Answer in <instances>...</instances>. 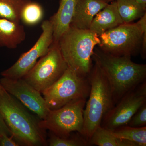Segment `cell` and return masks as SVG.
Instances as JSON below:
<instances>
[{
    "label": "cell",
    "instance_id": "cb8c5ba5",
    "mask_svg": "<svg viewBox=\"0 0 146 146\" xmlns=\"http://www.w3.org/2000/svg\"><path fill=\"white\" fill-rule=\"evenodd\" d=\"M0 132L2 134H5L10 137H12V134L2 117L0 115Z\"/></svg>",
    "mask_w": 146,
    "mask_h": 146
},
{
    "label": "cell",
    "instance_id": "7a4b0ae2",
    "mask_svg": "<svg viewBox=\"0 0 146 146\" xmlns=\"http://www.w3.org/2000/svg\"><path fill=\"white\" fill-rule=\"evenodd\" d=\"M0 115L10 129L13 138L24 145L45 146V129L40 121L26 107L5 90L0 92Z\"/></svg>",
    "mask_w": 146,
    "mask_h": 146
},
{
    "label": "cell",
    "instance_id": "603a6c76",
    "mask_svg": "<svg viewBox=\"0 0 146 146\" xmlns=\"http://www.w3.org/2000/svg\"><path fill=\"white\" fill-rule=\"evenodd\" d=\"M13 137H10L5 134L0 135V146H18L19 145L13 139Z\"/></svg>",
    "mask_w": 146,
    "mask_h": 146
},
{
    "label": "cell",
    "instance_id": "5bb4252c",
    "mask_svg": "<svg viewBox=\"0 0 146 146\" xmlns=\"http://www.w3.org/2000/svg\"><path fill=\"white\" fill-rule=\"evenodd\" d=\"M77 0H60L56 13L50 18L53 29V42L60 37L70 28Z\"/></svg>",
    "mask_w": 146,
    "mask_h": 146
},
{
    "label": "cell",
    "instance_id": "ffe728a7",
    "mask_svg": "<svg viewBox=\"0 0 146 146\" xmlns=\"http://www.w3.org/2000/svg\"><path fill=\"white\" fill-rule=\"evenodd\" d=\"M30 0H0V18L21 23L20 15L24 5Z\"/></svg>",
    "mask_w": 146,
    "mask_h": 146
},
{
    "label": "cell",
    "instance_id": "5b68a950",
    "mask_svg": "<svg viewBox=\"0 0 146 146\" xmlns=\"http://www.w3.org/2000/svg\"><path fill=\"white\" fill-rule=\"evenodd\" d=\"M146 13L135 23H123L99 35L103 51L118 56H132L141 52Z\"/></svg>",
    "mask_w": 146,
    "mask_h": 146
},
{
    "label": "cell",
    "instance_id": "8fae6325",
    "mask_svg": "<svg viewBox=\"0 0 146 146\" xmlns=\"http://www.w3.org/2000/svg\"><path fill=\"white\" fill-rule=\"evenodd\" d=\"M0 84L9 94L15 97L27 108L34 112L41 120L46 117L50 110L41 93L24 79L3 77Z\"/></svg>",
    "mask_w": 146,
    "mask_h": 146
},
{
    "label": "cell",
    "instance_id": "ba28073f",
    "mask_svg": "<svg viewBox=\"0 0 146 146\" xmlns=\"http://www.w3.org/2000/svg\"><path fill=\"white\" fill-rule=\"evenodd\" d=\"M86 99L74 100L59 109L50 110L45 119L41 120V126L61 138H68L74 131L81 135Z\"/></svg>",
    "mask_w": 146,
    "mask_h": 146
},
{
    "label": "cell",
    "instance_id": "e0dca14e",
    "mask_svg": "<svg viewBox=\"0 0 146 146\" xmlns=\"http://www.w3.org/2000/svg\"><path fill=\"white\" fill-rule=\"evenodd\" d=\"M117 3L119 13L124 23H130L140 19L146 13V9L132 0H118Z\"/></svg>",
    "mask_w": 146,
    "mask_h": 146
},
{
    "label": "cell",
    "instance_id": "30bf717a",
    "mask_svg": "<svg viewBox=\"0 0 146 146\" xmlns=\"http://www.w3.org/2000/svg\"><path fill=\"white\" fill-rule=\"evenodd\" d=\"M146 103V83L144 82L125 94L105 115L101 126L110 131L127 125Z\"/></svg>",
    "mask_w": 146,
    "mask_h": 146
},
{
    "label": "cell",
    "instance_id": "484cf974",
    "mask_svg": "<svg viewBox=\"0 0 146 146\" xmlns=\"http://www.w3.org/2000/svg\"><path fill=\"white\" fill-rule=\"evenodd\" d=\"M104 2L107 3H109L115 1H117L118 0H102Z\"/></svg>",
    "mask_w": 146,
    "mask_h": 146
},
{
    "label": "cell",
    "instance_id": "3957f363",
    "mask_svg": "<svg viewBox=\"0 0 146 146\" xmlns=\"http://www.w3.org/2000/svg\"><path fill=\"white\" fill-rule=\"evenodd\" d=\"M87 78L90 85L89 100L84 110V123L81 136L89 141L102 120L115 106L112 90L107 78L96 62Z\"/></svg>",
    "mask_w": 146,
    "mask_h": 146
},
{
    "label": "cell",
    "instance_id": "8992f818",
    "mask_svg": "<svg viewBox=\"0 0 146 146\" xmlns=\"http://www.w3.org/2000/svg\"><path fill=\"white\" fill-rule=\"evenodd\" d=\"M90 85L88 78L68 68L63 76L41 94L50 110L59 109L68 103L89 96Z\"/></svg>",
    "mask_w": 146,
    "mask_h": 146
},
{
    "label": "cell",
    "instance_id": "d6986e66",
    "mask_svg": "<svg viewBox=\"0 0 146 146\" xmlns=\"http://www.w3.org/2000/svg\"><path fill=\"white\" fill-rule=\"evenodd\" d=\"M44 10L42 6L30 0L21 10V22L26 25L32 26L39 24L44 18Z\"/></svg>",
    "mask_w": 146,
    "mask_h": 146
},
{
    "label": "cell",
    "instance_id": "d4e9b609",
    "mask_svg": "<svg viewBox=\"0 0 146 146\" xmlns=\"http://www.w3.org/2000/svg\"><path fill=\"white\" fill-rule=\"evenodd\" d=\"M140 5L144 8L146 9V0H132Z\"/></svg>",
    "mask_w": 146,
    "mask_h": 146
},
{
    "label": "cell",
    "instance_id": "6da1fadb",
    "mask_svg": "<svg viewBox=\"0 0 146 146\" xmlns=\"http://www.w3.org/2000/svg\"><path fill=\"white\" fill-rule=\"evenodd\" d=\"M129 56H118L95 48L92 59L109 82L116 104L125 94L145 81L146 65L134 63Z\"/></svg>",
    "mask_w": 146,
    "mask_h": 146
},
{
    "label": "cell",
    "instance_id": "83f0119b",
    "mask_svg": "<svg viewBox=\"0 0 146 146\" xmlns=\"http://www.w3.org/2000/svg\"><path fill=\"white\" fill-rule=\"evenodd\" d=\"M1 134H2V133H1V132H0V135H1Z\"/></svg>",
    "mask_w": 146,
    "mask_h": 146
},
{
    "label": "cell",
    "instance_id": "2e32d148",
    "mask_svg": "<svg viewBox=\"0 0 146 146\" xmlns=\"http://www.w3.org/2000/svg\"><path fill=\"white\" fill-rule=\"evenodd\" d=\"M88 144L98 146H138L133 142L117 138L111 131L101 125L94 131Z\"/></svg>",
    "mask_w": 146,
    "mask_h": 146
},
{
    "label": "cell",
    "instance_id": "277c9868",
    "mask_svg": "<svg viewBox=\"0 0 146 146\" xmlns=\"http://www.w3.org/2000/svg\"><path fill=\"white\" fill-rule=\"evenodd\" d=\"M99 36L89 29L70 26L58 42L68 68L87 77L92 68L94 49L99 44Z\"/></svg>",
    "mask_w": 146,
    "mask_h": 146
},
{
    "label": "cell",
    "instance_id": "9a60e30c",
    "mask_svg": "<svg viewBox=\"0 0 146 146\" xmlns=\"http://www.w3.org/2000/svg\"><path fill=\"white\" fill-rule=\"evenodd\" d=\"M26 36L25 28L21 23L0 18V48L16 49Z\"/></svg>",
    "mask_w": 146,
    "mask_h": 146
},
{
    "label": "cell",
    "instance_id": "4fadbf2b",
    "mask_svg": "<svg viewBox=\"0 0 146 146\" xmlns=\"http://www.w3.org/2000/svg\"><path fill=\"white\" fill-rule=\"evenodd\" d=\"M118 11L117 1L108 4L95 16L89 29L100 35L123 24Z\"/></svg>",
    "mask_w": 146,
    "mask_h": 146
},
{
    "label": "cell",
    "instance_id": "7402d4cb",
    "mask_svg": "<svg viewBox=\"0 0 146 146\" xmlns=\"http://www.w3.org/2000/svg\"><path fill=\"white\" fill-rule=\"evenodd\" d=\"M127 125L136 127L146 126V103L138 110Z\"/></svg>",
    "mask_w": 146,
    "mask_h": 146
},
{
    "label": "cell",
    "instance_id": "4316f807",
    "mask_svg": "<svg viewBox=\"0 0 146 146\" xmlns=\"http://www.w3.org/2000/svg\"><path fill=\"white\" fill-rule=\"evenodd\" d=\"M5 89L3 88V86H1V84H0V92H2V91H3Z\"/></svg>",
    "mask_w": 146,
    "mask_h": 146
},
{
    "label": "cell",
    "instance_id": "52a82bcc",
    "mask_svg": "<svg viewBox=\"0 0 146 146\" xmlns=\"http://www.w3.org/2000/svg\"><path fill=\"white\" fill-rule=\"evenodd\" d=\"M68 68L58 42H53L48 52L23 78L42 93L56 82Z\"/></svg>",
    "mask_w": 146,
    "mask_h": 146
},
{
    "label": "cell",
    "instance_id": "44dd1931",
    "mask_svg": "<svg viewBox=\"0 0 146 146\" xmlns=\"http://www.w3.org/2000/svg\"><path fill=\"white\" fill-rule=\"evenodd\" d=\"M89 145L83 136L75 138H61L53 134L49 141L50 146H85Z\"/></svg>",
    "mask_w": 146,
    "mask_h": 146
},
{
    "label": "cell",
    "instance_id": "7c38bea8",
    "mask_svg": "<svg viewBox=\"0 0 146 146\" xmlns=\"http://www.w3.org/2000/svg\"><path fill=\"white\" fill-rule=\"evenodd\" d=\"M107 4L102 0H77L70 26L89 29L95 16Z\"/></svg>",
    "mask_w": 146,
    "mask_h": 146
},
{
    "label": "cell",
    "instance_id": "9c48e42d",
    "mask_svg": "<svg viewBox=\"0 0 146 146\" xmlns=\"http://www.w3.org/2000/svg\"><path fill=\"white\" fill-rule=\"evenodd\" d=\"M42 34L34 46L23 54L10 68L1 73L3 77L12 79L23 78L34 67L38 59L44 56L53 42V29L49 20L41 25Z\"/></svg>",
    "mask_w": 146,
    "mask_h": 146
},
{
    "label": "cell",
    "instance_id": "ac0fdd59",
    "mask_svg": "<svg viewBox=\"0 0 146 146\" xmlns=\"http://www.w3.org/2000/svg\"><path fill=\"white\" fill-rule=\"evenodd\" d=\"M111 131L118 138L133 142L138 146H146V126L136 127L125 125Z\"/></svg>",
    "mask_w": 146,
    "mask_h": 146
}]
</instances>
